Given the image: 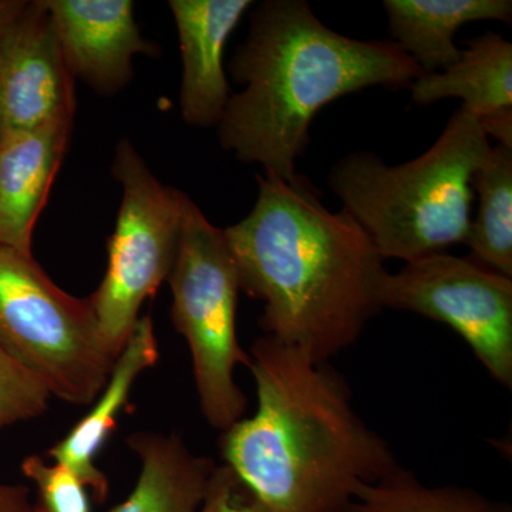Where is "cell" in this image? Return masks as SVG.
I'll use <instances>...</instances> for the list:
<instances>
[{
    "mask_svg": "<svg viewBox=\"0 0 512 512\" xmlns=\"http://www.w3.org/2000/svg\"><path fill=\"white\" fill-rule=\"evenodd\" d=\"M249 356L258 406L222 431L220 453L256 512H343L360 488L399 470L329 363L265 335Z\"/></svg>",
    "mask_w": 512,
    "mask_h": 512,
    "instance_id": "1",
    "label": "cell"
},
{
    "mask_svg": "<svg viewBox=\"0 0 512 512\" xmlns=\"http://www.w3.org/2000/svg\"><path fill=\"white\" fill-rule=\"evenodd\" d=\"M256 181L254 208L224 229L241 291L264 303L265 336L329 363L382 311L384 259L348 212L322 204L308 178L264 173Z\"/></svg>",
    "mask_w": 512,
    "mask_h": 512,
    "instance_id": "2",
    "label": "cell"
},
{
    "mask_svg": "<svg viewBox=\"0 0 512 512\" xmlns=\"http://www.w3.org/2000/svg\"><path fill=\"white\" fill-rule=\"evenodd\" d=\"M228 70L244 90L229 96L218 123L221 147L286 181L298 175L323 107L369 87H410L423 74L392 40L340 35L305 0L256 6Z\"/></svg>",
    "mask_w": 512,
    "mask_h": 512,
    "instance_id": "3",
    "label": "cell"
},
{
    "mask_svg": "<svg viewBox=\"0 0 512 512\" xmlns=\"http://www.w3.org/2000/svg\"><path fill=\"white\" fill-rule=\"evenodd\" d=\"M491 150L477 117L461 107L420 157L389 165L357 151L333 165L329 187L383 259L409 264L466 242L471 180Z\"/></svg>",
    "mask_w": 512,
    "mask_h": 512,
    "instance_id": "4",
    "label": "cell"
},
{
    "mask_svg": "<svg viewBox=\"0 0 512 512\" xmlns=\"http://www.w3.org/2000/svg\"><path fill=\"white\" fill-rule=\"evenodd\" d=\"M167 281L174 328L190 348L201 412L210 426L225 431L245 417L248 407L235 380L237 367L251 363L238 342L241 285L224 229L212 225L191 200Z\"/></svg>",
    "mask_w": 512,
    "mask_h": 512,
    "instance_id": "5",
    "label": "cell"
},
{
    "mask_svg": "<svg viewBox=\"0 0 512 512\" xmlns=\"http://www.w3.org/2000/svg\"><path fill=\"white\" fill-rule=\"evenodd\" d=\"M0 348L39 377L52 397L89 406L117 357L104 345L89 298L69 295L32 254L0 244Z\"/></svg>",
    "mask_w": 512,
    "mask_h": 512,
    "instance_id": "6",
    "label": "cell"
},
{
    "mask_svg": "<svg viewBox=\"0 0 512 512\" xmlns=\"http://www.w3.org/2000/svg\"><path fill=\"white\" fill-rule=\"evenodd\" d=\"M113 174L123 200L107 241L106 274L89 301L101 339L117 357L140 319L141 306L171 274L190 197L161 184L130 140L117 144Z\"/></svg>",
    "mask_w": 512,
    "mask_h": 512,
    "instance_id": "7",
    "label": "cell"
},
{
    "mask_svg": "<svg viewBox=\"0 0 512 512\" xmlns=\"http://www.w3.org/2000/svg\"><path fill=\"white\" fill-rule=\"evenodd\" d=\"M380 305L446 323L495 382L511 389L512 279L443 252L387 274Z\"/></svg>",
    "mask_w": 512,
    "mask_h": 512,
    "instance_id": "8",
    "label": "cell"
},
{
    "mask_svg": "<svg viewBox=\"0 0 512 512\" xmlns=\"http://www.w3.org/2000/svg\"><path fill=\"white\" fill-rule=\"evenodd\" d=\"M74 77L45 0L25 2L0 36V136L74 117Z\"/></svg>",
    "mask_w": 512,
    "mask_h": 512,
    "instance_id": "9",
    "label": "cell"
},
{
    "mask_svg": "<svg viewBox=\"0 0 512 512\" xmlns=\"http://www.w3.org/2000/svg\"><path fill=\"white\" fill-rule=\"evenodd\" d=\"M64 60L101 94H113L133 77V60L156 56L141 36L130 0H45Z\"/></svg>",
    "mask_w": 512,
    "mask_h": 512,
    "instance_id": "10",
    "label": "cell"
},
{
    "mask_svg": "<svg viewBox=\"0 0 512 512\" xmlns=\"http://www.w3.org/2000/svg\"><path fill=\"white\" fill-rule=\"evenodd\" d=\"M251 0H171L181 59L180 107L185 123L218 126L229 100L224 53Z\"/></svg>",
    "mask_w": 512,
    "mask_h": 512,
    "instance_id": "11",
    "label": "cell"
},
{
    "mask_svg": "<svg viewBox=\"0 0 512 512\" xmlns=\"http://www.w3.org/2000/svg\"><path fill=\"white\" fill-rule=\"evenodd\" d=\"M73 117L0 136V244L32 254V238L69 147Z\"/></svg>",
    "mask_w": 512,
    "mask_h": 512,
    "instance_id": "12",
    "label": "cell"
},
{
    "mask_svg": "<svg viewBox=\"0 0 512 512\" xmlns=\"http://www.w3.org/2000/svg\"><path fill=\"white\" fill-rule=\"evenodd\" d=\"M158 357L153 318L146 315L137 320L92 410L47 451V457L69 468L82 480L97 503L103 504L110 490L109 478L97 467V456L117 429L119 414L127 407L137 377L156 365Z\"/></svg>",
    "mask_w": 512,
    "mask_h": 512,
    "instance_id": "13",
    "label": "cell"
},
{
    "mask_svg": "<svg viewBox=\"0 0 512 512\" xmlns=\"http://www.w3.org/2000/svg\"><path fill=\"white\" fill-rule=\"evenodd\" d=\"M141 471L127 500L109 512H200L217 464L197 456L177 434L141 431L127 439Z\"/></svg>",
    "mask_w": 512,
    "mask_h": 512,
    "instance_id": "14",
    "label": "cell"
},
{
    "mask_svg": "<svg viewBox=\"0 0 512 512\" xmlns=\"http://www.w3.org/2000/svg\"><path fill=\"white\" fill-rule=\"evenodd\" d=\"M393 40L423 73L440 72L460 59L454 36L478 20L512 22L511 0H384Z\"/></svg>",
    "mask_w": 512,
    "mask_h": 512,
    "instance_id": "15",
    "label": "cell"
},
{
    "mask_svg": "<svg viewBox=\"0 0 512 512\" xmlns=\"http://www.w3.org/2000/svg\"><path fill=\"white\" fill-rule=\"evenodd\" d=\"M460 59L440 72L414 80L413 101L429 106L444 99L463 100V109L480 119L512 109V43L497 33L466 42Z\"/></svg>",
    "mask_w": 512,
    "mask_h": 512,
    "instance_id": "16",
    "label": "cell"
},
{
    "mask_svg": "<svg viewBox=\"0 0 512 512\" xmlns=\"http://www.w3.org/2000/svg\"><path fill=\"white\" fill-rule=\"evenodd\" d=\"M471 188L478 194V212L464 242L468 259L512 279V150L493 147Z\"/></svg>",
    "mask_w": 512,
    "mask_h": 512,
    "instance_id": "17",
    "label": "cell"
},
{
    "mask_svg": "<svg viewBox=\"0 0 512 512\" xmlns=\"http://www.w3.org/2000/svg\"><path fill=\"white\" fill-rule=\"evenodd\" d=\"M343 512H511L473 488L429 487L400 467L390 476L365 485Z\"/></svg>",
    "mask_w": 512,
    "mask_h": 512,
    "instance_id": "18",
    "label": "cell"
},
{
    "mask_svg": "<svg viewBox=\"0 0 512 512\" xmlns=\"http://www.w3.org/2000/svg\"><path fill=\"white\" fill-rule=\"evenodd\" d=\"M50 399L45 383L0 348V433L45 414Z\"/></svg>",
    "mask_w": 512,
    "mask_h": 512,
    "instance_id": "19",
    "label": "cell"
},
{
    "mask_svg": "<svg viewBox=\"0 0 512 512\" xmlns=\"http://www.w3.org/2000/svg\"><path fill=\"white\" fill-rule=\"evenodd\" d=\"M20 467L23 476L36 485L33 512H92L86 485L69 468L47 463L37 454L26 457Z\"/></svg>",
    "mask_w": 512,
    "mask_h": 512,
    "instance_id": "20",
    "label": "cell"
},
{
    "mask_svg": "<svg viewBox=\"0 0 512 512\" xmlns=\"http://www.w3.org/2000/svg\"><path fill=\"white\" fill-rule=\"evenodd\" d=\"M200 512H256L237 477L228 467L218 466Z\"/></svg>",
    "mask_w": 512,
    "mask_h": 512,
    "instance_id": "21",
    "label": "cell"
},
{
    "mask_svg": "<svg viewBox=\"0 0 512 512\" xmlns=\"http://www.w3.org/2000/svg\"><path fill=\"white\" fill-rule=\"evenodd\" d=\"M481 128L488 136L497 138L498 146L512 150V109L497 111L478 119Z\"/></svg>",
    "mask_w": 512,
    "mask_h": 512,
    "instance_id": "22",
    "label": "cell"
},
{
    "mask_svg": "<svg viewBox=\"0 0 512 512\" xmlns=\"http://www.w3.org/2000/svg\"><path fill=\"white\" fill-rule=\"evenodd\" d=\"M0 512H33L29 488L0 481Z\"/></svg>",
    "mask_w": 512,
    "mask_h": 512,
    "instance_id": "23",
    "label": "cell"
},
{
    "mask_svg": "<svg viewBox=\"0 0 512 512\" xmlns=\"http://www.w3.org/2000/svg\"><path fill=\"white\" fill-rule=\"evenodd\" d=\"M25 0H0V36L10 22V19L22 8Z\"/></svg>",
    "mask_w": 512,
    "mask_h": 512,
    "instance_id": "24",
    "label": "cell"
}]
</instances>
